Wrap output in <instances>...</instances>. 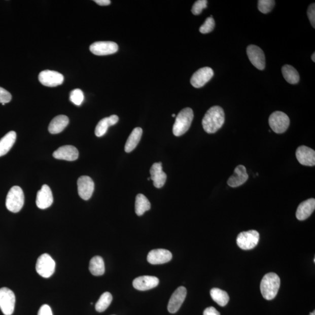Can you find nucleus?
<instances>
[{
  "instance_id": "7",
  "label": "nucleus",
  "mask_w": 315,
  "mask_h": 315,
  "mask_svg": "<svg viewBox=\"0 0 315 315\" xmlns=\"http://www.w3.org/2000/svg\"><path fill=\"white\" fill-rule=\"evenodd\" d=\"M259 233L255 230L242 232L236 239L238 246L244 251L251 250L255 248L259 243Z\"/></svg>"
},
{
  "instance_id": "22",
  "label": "nucleus",
  "mask_w": 315,
  "mask_h": 315,
  "mask_svg": "<svg viewBox=\"0 0 315 315\" xmlns=\"http://www.w3.org/2000/svg\"><path fill=\"white\" fill-rule=\"evenodd\" d=\"M315 208L314 198L303 201L299 205L296 212V217L299 221H303L308 219L314 212Z\"/></svg>"
},
{
  "instance_id": "43",
  "label": "nucleus",
  "mask_w": 315,
  "mask_h": 315,
  "mask_svg": "<svg viewBox=\"0 0 315 315\" xmlns=\"http://www.w3.org/2000/svg\"><path fill=\"white\" fill-rule=\"evenodd\" d=\"M172 116L173 117V118H174V117L176 116V115H175V114H173Z\"/></svg>"
},
{
  "instance_id": "5",
  "label": "nucleus",
  "mask_w": 315,
  "mask_h": 315,
  "mask_svg": "<svg viewBox=\"0 0 315 315\" xmlns=\"http://www.w3.org/2000/svg\"><path fill=\"white\" fill-rule=\"evenodd\" d=\"M268 122L271 129L275 133L282 134L285 133L289 128L290 120L285 113L276 111L270 116Z\"/></svg>"
},
{
  "instance_id": "36",
  "label": "nucleus",
  "mask_w": 315,
  "mask_h": 315,
  "mask_svg": "<svg viewBox=\"0 0 315 315\" xmlns=\"http://www.w3.org/2000/svg\"><path fill=\"white\" fill-rule=\"evenodd\" d=\"M12 99L11 93L2 87H0V103L5 104L9 103Z\"/></svg>"
},
{
  "instance_id": "42",
  "label": "nucleus",
  "mask_w": 315,
  "mask_h": 315,
  "mask_svg": "<svg viewBox=\"0 0 315 315\" xmlns=\"http://www.w3.org/2000/svg\"><path fill=\"white\" fill-rule=\"evenodd\" d=\"M309 315H315V311L314 310L313 312H311Z\"/></svg>"
},
{
  "instance_id": "35",
  "label": "nucleus",
  "mask_w": 315,
  "mask_h": 315,
  "mask_svg": "<svg viewBox=\"0 0 315 315\" xmlns=\"http://www.w3.org/2000/svg\"><path fill=\"white\" fill-rule=\"evenodd\" d=\"M207 0H198L194 3L192 9L193 14L195 15L200 14L202 11L207 8Z\"/></svg>"
},
{
  "instance_id": "28",
  "label": "nucleus",
  "mask_w": 315,
  "mask_h": 315,
  "mask_svg": "<svg viewBox=\"0 0 315 315\" xmlns=\"http://www.w3.org/2000/svg\"><path fill=\"white\" fill-rule=\"evenodd\" d=\"M89 270L93 275L100 276L103 275L105 267L103 259L99 256L93 257L89 262Z\"/></svg>"
},
{
  "instance_id": "15",
  "label": "nucleus",
  "mask_w": 315,
  "mask_h": 315,
  "mask_svg": "<svg viewBox=\"0 0 315 315\" xmlns=\"http://www.w3.org/2000/svg\"><path fill=\"white\" fill-rule=\"evenodd\" d=\"M37 205L40 209H46L53 203V197L51 189L47 185H43L37 193Z\"/></svg>"
},
{
  "instance_id": "34",
  "label": "nucleus",
  "mask_w": 315,
  "mask_h": 315,
  "mask_svg": "<svg viewBox=\"0 0 315 315\" xmlns=\"http://www.w3.org/2000/svg\"><path fill=\"white\" fill-rule=\"evenodd\" d=\"M215 19H213L212 16L208 17L206 19L204 24L200 26L199 29L200 32L203 34L211 32L215 29Z\"/></svg>"
},
{
  "instance_id": "32",
  "label": "nucleus",
  "mask_w": 315,
  "mask_h": 315,
  "mask_svg": "<svg viewBox=\"0 0 315 315\" xmlns=\"http://www.w3.org/2000/svg\"><path fill=\"white\" fill-rule=\"evenodd\" d=\"M69 99L72 102L77 106H80L83 102L84 99L83 92L80 89H74L70 93Z\"/></svg>"
},
{
  "instance_id": "12",
  "label": "nucleus",
  "mask_w": 315,
  "mask_h": 315,
  "mask_svg": "<svg viewBox=\"0 0 315 315\" xmlns=\"http://www.w3.org/2000/svg\"><path fill=\"white\" fill-rule=\"evenodd\" d=\"M78 192L79 196L84 200H88L94 191V182L90 177L82 176L77 181Z\"/></svg>"
},
{
  "instance_id": "8",
  "label": "nucleus",
  "mask_w": 315,
  "mask_h": 315,
  "mask_svg": "<svg viewBox=\"0 0 315 315\" xmlns=\"http://www.w3.org/2000/svg\"><path fill=\"white\" fill-rule=\"evenodd\" d=\"M15 305V296L14 292L6 287L0 289V309L4 314H13Z\"/></svg>"
},
{
  "instance_id": "29",
  "label": "nucleus",
  "mask_w": 315,
  "mask_h": 315,
  "mask_svg": "<svg viewBox=\"0 0 315 315\" xmlns=\"http://www.w3.org/2000/svg\"><path fill=\"white\" fill-rule=\"evenodd\" d=\"M210 295L213 301L221 306H226L229 301V297L227 292L217 288H214L210 291Z\"/></svg>"
},
{
  "instance_id": "39",
  "label": "nucleus",
  "mask_w": 315,
  "mask_h": 315,
  "mask_svg": "<svg viewBox=\"0 0 315 315\" xmlns=\"http://www.w3.org/2000/svg\"><path fill=\"white\" fill-rule=\"evenodd\" d=\"M203 315H221L219 311H218L214 307H208L206 308L203 312Z\"/></svg>"
},
{
  "instance_id": "26",
  "label": "nucleus",
  "mask_w": 315,
  "mask_h": 315,
  "mask_svg": "<svg viewBox=\"0 0 315 315\" xmlns=\"http://www.w3.org/2000/svg\"><path fill=\"white\" fill-rule=\"evenodd\" d=\"M143 129L142 128L136 127L134 128L127 140L125 146H124V150L126 153H131L135 149L140 139H141Z\"/></svg>"
},
{
  "instance_id": "24",
  "label": "nucleus",
  "mask_w": 315,
  "mask_h": 315,
  "mask_svg": "<svg viewBox=\"0 0 315 315\" xmlns=\"http://www.w3.org/2000/svg\"><path fill=\"white\" fill-rule=\"evenodd\" d=\"M69 119L65 115H58L54 118L49 126V131L50 133L56 134L61 133L68 126Z\"/></svg>"
},
{
  "instance_id": "11",
  "label": "nucleus",
  "mask_w": 315,
  "mask_h": 315,
  "mask_svg": "<svg viewBox=\"0 0 315 315\" xmlns=\"http://www.w3.org/2000/svg\"><path fill=\"white\" fill-rule=\"evenodd\" d=\"M247 52L251 63L260 70L266 67L265 56L263 50L259 47L251 45L248 47Z\"/></svg>"
},
{
  "instance_id": "3",
  "label": "nucleus",
  "mask_w": 315,
  "mask_h": 315,
  "mask_svg": "<svg viewBox=\"0 0 315 315\" xmlns=\"http://www.w3.org/2000/svg\"><path fill=\"white\" fill-rule=\"evenodd\" d=\"M193 118V112L191 108H186L182 110L179 113L173 124V134L180 137L186 133L191 126Z\"/></svg>"
},
{
  "instance_id": "1",
  "label": "nucleus",
  "mask_w": 315,
  "mask_h": 315,
  "mask_svg": "<svg viewBox=\"0 0 315 315\" xmlns=\"http://www.w3.org/2000/svg\"><path fill=\"white\" fill-rule=\"evenodd\" d=\"M225 122V114L223 108L219 106L209 109L202 120L204 131L208 134H213L220 129Z\"/></svg>"
},
{
  "instance_id": "20",
  "label": "nucleus",
  "mask_w": 315,
  "mask_h": 315,
  "mask_svg": "<svg viewBox=\"0 0 315 315\" xmlns=\"http://www.w3.org/2000/svg\"><path fill=\"white\" fill-rule=\"evenodd\" d=\"M151 180L153 181L155 188H161L164 186L166 178V174L162 170L161 162L155 163L150 169Z\"/></svg>"
},
{
  "instance_id": "38",
  "label": "nucleus",
  "mask_w": 315,
  "mask_h": 315,
  "mask_svg": "<svg viewBox=\"0 0 315 315\" xmlns=\"http://www.w3.org/2000/svg\"><path fill=\"white\" fill-rule=\"evenodd\" d=\"M38 315H53L52 310L48 305H44L39 310Z\"/></svg>"
},
{
  "instance_id": "27",
  "label": "nucleus",
  "mask_w": 315,
  "mask_h": 315,
  "mask_svg": "<svg viewBox=\"0 0 315 315\" xmlns=\"http://www.w3.org/2000/svg\"><path fill=\"white\" fill-rule=\"evenodd\" d=\"M151 208V203L149 199L142 194H137L135 198V211L136 215L142 216L146 212Z\"/></svg>"
},
{
  "instance_id": "2",
  "label": "nucleus",
  "mask_w": 315,
  "mask_h": 315,
  "mask_svg": "<svg viewBox=\"0 0 315 315\" xmlns=\"http://www.w3.org/2000/svg\"><path fill=\"white\" fill-rule=\"evenodd\" d=\"M280 278L277 274L269 273L264 275L260 283V291L264 299L272 300L278 294L280 287Z\"/></svg>"
},
{
  "instance_id": "40",
  "label": "nucleus",
  "mask_w": 315,
  "mask_h": 315,
  "mask_svg": "<svg viewBox=\"0 0 315 315\" xmlns=\"http://www.w3.org/2000/svg\"><path fill=\"white\" fill-rule=\"evenodd\" d=\"M94 2L101 6H107L110 5L111 3L110 0H95Z\"/></svg>"
},
{
  "instance_id": "19",
  "label": "nucleus",
  "mask_w": 315,
  "mask_h": 315,
  "mask_svg": "<svg viewBox=\"0 0 315 315\" xmlns=\"http://www.w3.org/2000/svg\"><path fill=\"white\" fill-rule=\"evenodd\" d=\"M159 279L154 276H140L134 279L133 286L135 289L139 291H147L158 286Z\"/></svg>"
},
{
  "instance_id": "33",
  "label": "nucleus",
  "mask_w": 315,
  "mask_h": 315,
  "mask_svg": "<svg viewBox=\"0 0 315 315\" xmlns=\"http://www.w3.org/2000/svg\"><path fill=\"white\" fill-rule=\"evenodd\" d=\"M275 6L273 0H259L258 1V9L263 14H267L273 10Z\"/></svg>"
},
{
  "instance_id": "13",
  "label": "nucleus",
  "mask_w": 315,
  "mask_h": 315,
  "mask_svg": "<svg viewBox=\"0 0 315 315\" xmlns=\"http://www.w3.org/2000/svg\"><path fill=\"white\" fill-rule=\"evenodd\" d=\"M213 76L214 72L212 68L208 67L201 68L193 74L190 80V83L194 88L203 87L212 79Z\"/></svg>"
},
{
  "instance_id": "17",
  "label": "nucleus",
  "mask_w": 315,
  "mask_h": 315,
  "mask_svg": "<svg viewBox=\"0 0 315 315\" xmlns=\"http://www.w3.org/2000/svg\"><path fill=\"white\" fill-rule=\"evenodd\" d=\"M296 157L303 165L313 166L315 165V151L309 147H299L296 151Z\"/></svg>"
},
{
  "instance_id": "25",
  "label": "nucleus",
  "mask_w": 315,
  "mask_h": 315,
  "mask_svg": "<svg viewBox=\"0 0 315 315\" xmlns=\"http://www.w3.org/2000/svg\"><path fill=\"white\" fill-rule=\"evenodd\" d=\"M17 139V134L14 131H10L0 139V157L4 156L11 149Z\"/></svg>"
},
{
  "instance_id": "31",
  "label": "nucleus",
  "mask_w": 315,
  "mask_h": 315,
  "mask_svg": "<svg viewBox=\"0 0 315 315\" xmlns=\"http://www.w3.org/2000/svg\"><path fill=\"white\" fill-rule=\"evenodd\" d=\"M112 299V295L109 292H106L101 295L95 305V309L97 312H103L105 310H107L111 305Z\"/></svg>"
},
{
  "instance_id": "9",
  "label": "nucleus",
  "mask_w": 315,
  "mask_h": 315,
  "mask_svg": "<svg viewBox=\"0 0 315 315\" xmlns=\"http://www.w3.org/2000/svg\"><path fill=\"white\" fill-rule=\"evenodd\" d=\"M118 49L116 43L110 41L96 42L89 47L90 51L97 56L110 55L118 52Z\"/></svg>"
},
{
  "instance_id": "4",
  "label": "nucleus",
  "mask_w": 315,
  "mask_h": 315,
  "mask_svg": "<svg viewBox=\"0 0 315 315\" xmlns=\"http://www.w3.org/2000/svg\"><path fill=\"white\" fill-rule=\"evenodd\" d=\"M24 194L20 187L15 186L8 193L6 198V207L10 212L18 213L24 204Z\"/></svg>"
},
{
  "instance_id": "16",
  "label": "nucleus",
  "mask_w": 315,
  "mask_h": 315,
  "mask_svg": "<svg viewBox=\"0 0 315 315\" xmlns=\"http://www.w3.org/2000/svg\"><path fill=\"white\" fill-rule=\"evenodd\" d=\"M172 259L171 252L163 249L152 250L147 256V261L154 265L168 263Z\"/></svg>"
},
{
  "instance_id": "6",
  "label": "nucleus",
  "mask_w": 315,
  "mask_h": 315,
  "mask_svg": "<svg viewBox=\"0 0 315 315\" xmlns=\"http://www.w3.org/2000/svg\"><path fill=\"white\" fill-rule=\"evenodd\" d=\"M56 263L49 255L43 254L38 259L36 264L37 273L42 277L49 278L55 271Z\"/></svg>"
},
{
  "instance_id": "23",
  "label": "nucleus",
  "mask_w": 315,
  "mask_h": 315,
  "mask_svg": "<svg viewBox=\"0 0 315 315\" xmlns=\"http://www.w3.org/2000/svg\"><path fill=\"white\" fill-rule=\"evenodd\" d=\"M118 121L119 117L115 115L100 120L95 128V135L98 137H102L107 133L109 127L115 125Z\"/></svg>"
},
{
  "instance_id": "37",
  "label": "nucleus",
  "mask_w": 315,
  "mask_h": 315,
  "mask_svg": "<svg viewBox=\"0 0 315 315\" xmlns=\"http://www.w3.org/2000/svg\"><path fill=\"white\" fill-rule=\"evenodd\" d=\"M308 17L309 19L311 25L313 28H315V5L314 3L310 5L308 8V12H307Z\"/></svg>"
},
{
  "instance_id": "30",
  "label": "nucleus",
  "mask_w": 315,
  "mask_h": 315,
  "mask_svg": "<svg viewBox=\"0 0 315 315\" xmlns=\"http://www.w3.org/2000/svg\"><path fill=\"white\" fill-rule=\"evenodd\" d=\"M284 78L291 84H296L299 81V75L297 70L290 65H284L282 68Z\"/></svg>"
},
{
  "instance_id": "21",
  "label": "nucleus",
  "mask_w": 315,
  "mask_h": 315,
  "mask_svg": "<svg viewBox=\"0 0 315 315\" xmlns=\"http://www.w3.org/2000/svg\"><path fill=\"white\" fill-rule=\"evenodd\" d=\"M248 178L246 168L243 165L237 166L234 173L228 180V185L232 188H236L244 184L248 181Z\"/></svg>"
},
{
  "instance_id": "18",
  "label": "nucleus",
  "mask_w": 315,
  "mask_h": 315,
  "mask_svg": "<svg viewBox=\"0 0 315 315\" xmlns=\"http://www.w3.org/2000/svg\"><path fill=\"white\" fill-rule=\"evenodd\" d=\"M53 156L54 158L68 161L77 160L79 156V151L73 146H62L54 152Z\"/></svg>"
},
{
  "instance_id": "14",
  "label": "nucleus",
  "mask_w": 315,
  "mask_h": 315,
  "mask_svg": "<svg viewBox=\"0 0 315 315\" xmlns=\"http://www.w3.org/2000/svg\"><path fill=\"white\" fill-rule=\"evenodd\" d=\"M186 295L187 290L184 287H179L175 290L168 303V309L170 313H175L178 312L185 301Z\"/></svg>"
},
{
  "instance_id": "41",
  "label": "nucleus",
  "mask_w": 315,
  "mask_h": 315,
  "mask_svg": "<svg viewBox=\"0 0 315 315\" xmlns=\"http://www.w3.org/2000/svg\"><path fill=\"white\" fill-rule=\"evenodd\" d=\"M311 58H312V60L313 62H315V53H313V54L312 55V57H311Z\"/></svg>"
},
{
  "instance_id": "10",
  "label": "nucleus",
  "mask_w": 315,
  "mask_h": 315,
  "mask_svg": "<svg viewBox=\"0 0 315 315\" xmlns=\"http://www.w3.org/2000/svg\"><path fill=\"white\" fill-rule=\"evenodd\" d=\"M39 80L46 87H55L63 83L64 77L57 72L45 70L40 73Z\"/></svg>"
}]
</instances>
